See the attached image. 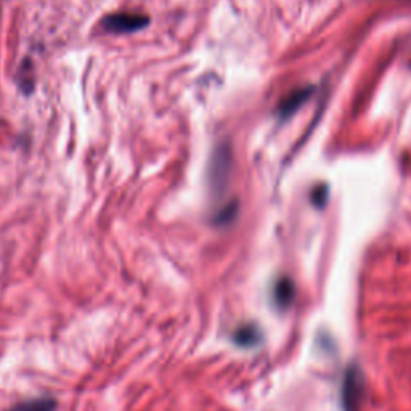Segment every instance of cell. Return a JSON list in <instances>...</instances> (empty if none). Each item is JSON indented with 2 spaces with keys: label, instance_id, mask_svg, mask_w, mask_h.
I'll list each match as a JSON object with an SVG mask.
<instances>
[{
  "label": "cell",
  "instance_id": "cell-3",
  "mask_svg": "<svg viewBox=\"0 0 411 411\" xmlns=\"http://www.w3.org/2000/svg\"><path fill=\"white\" fill-rule=\"evenodd\" d=\"M312 90H313L312 87H306V89H299L291 95H288L286 98L281 101L280 106H278V114H280V118L286 119L289 116L296 113V111L301 108L308 98H311Z\"/></svg>",
  "mask_w": 411,
  "mask_h": 411
},
{
  "label": "cell",
  "instance_id": "cell-1",
  "mask_svg": "<svg viewBox=\"0 0 411 411\" xmlns=\"http://www.w3.org/2000/svg\"><path fill=\"white\" fill-rule=\"evenodd\" d=\"M150 18L140 13H111L100 19V28L108 34H130L146 28Z\"/></svg>",
  "mask_w": 411,
  "mask_h": 411
},
{
  "label": "cell",
  "instance_id": "cell-6",
  "mask_svg": "<svg viewBox=\"0 0 411 411\" xmlns=\"http://www.w3.org/2000/svg\"><path fill=\"white\" fill-rule=\"evenodd\" d=\"M57 410V402L55 399L45 397V399H33L21 402L15 407L8 408L7 411H55Z\"/></svg>",
  "mask_w": 411,
  "mask_h": 411
},
{
  "label": "cell",
  "instance_id": "cell-2",
  "mask_svg": "<svg viewBox=\"0 0 411 411\" xmlns=\"http://www.w3.org/2000/svg\"><path fill=\"white\" fill-rule=\"evenodd\" d=\"M365 381L362 376V371L357 367H352L346 374L344 379V390H342V400L344 408L346 411H358L360 403L363 400L365 394Z\"/></svg>",
  "mask_w": 411,
  "mask_h": 411
},
{
  "label": "cell",
  "instance_id": "cell-4",
  "mask_svg": "<svg viewBox=\"0 0 411 411\" xmlns=\"http://www.w3.org/2000/svg\"><path fill=\"white\" fill-rule=\"evenodd\" d=\"M17 82L19 90L24 95L33 94L34 85H35V73H34V66L31 63V60H24L21 68L18 69L17 74Z\"/></svg>",
  "mask_w": 411,
  "mask_h": 411
},
{
  "label": "cell",
  "instance_id": "cell-5",
  "mask_svg": "<svg viewBox=\"0 0 411 411\" xmlns=\"http://www.w3.org/2000/svg\"><path fill=\"white\" fill-rule=\"evenodd\" d=\"M294 294H296V289H294V283L289 278H280L277 281L275 289H273V296H275L278 306L288 307L292 302Z\"/></svg>",
  "mask_w": 411,
  "mask_h": 411
},
{
  "label": "cell",
  "instance_id": "cell-8",
  "mask_svg": "<svg viewBox=\"0 0 411 411\" xmlns=\"http://www.w3.org/2000/svg\"><path fill=\"white\" fill-rule=\"evenodd\" d=\"M324 200H326V189H317L315 193H313V202H317V204H323Z\"/></svg>",
  "mask_w": 411,
  "mask_h": 411
},
{
  "label": "cell",
  "instance_id": "cell-7",
  "mask_svg": "<svg viewBox=\"0 0 411 411\" xmlns=\"http://www.w3.org/2000/svg\"><path fill=\"white\" fill-rule=\"evenodd\" d=\"M259 339H261V331L254 324H246V326L240 328L235 336V341L243 347L254 346V344L259 342Z\"/></svg>",
  "mask_w": 411,
  "mask_h": 411
}]
</instances>
